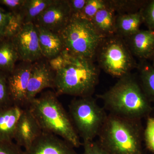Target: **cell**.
I'll return each instance as SVG.
<instances>
[{
    "mask_svg": "<svg viewBox=\"0 0 154 154\" xmlns=\"http://www.w3.org/2000/svg\"><path fill=\"white\" fill-rule=\"evenodd\" d=\"M97 97L110 113L122 117L141 120L150 116L153 110L140 84L130 74L119 79L108 91Z\"/></svg>",
    "mask_w": 154,
    "mask_h": 154,
    "instance_id": "1",
    "label": "cell"
},
{
    "mask_svg": "<svg viewBox=\"0 0 154 154\" xmlns=\"http://www.w3.org/2000/svg\"><path fill=\"white\" fill-rule=\"evenodd\" d=\"M143 130L140 119L110 113L97 141L108 154H143Z\"/></svg>",
    "mask_w": 154,
    "mask_h": 154,
    "instance_id": "2",
    "label": "cell"
},
{
    "mask_svg": "<svg viewBox=\"0 0 154 154\" xmlns=\"http://www.w3.org/2000/svg\"><path fill=\"white\" fill-rule=\"evenodd\" d=\"M63 66L55 72V94L77 97L92 96L99 82V71L93 60L62 51Z\"/></svg>",
    "mask_w": 154,
    "mask_h": 154,
    "instance_id": "3",
    "label": "cell"
},
{
    "mask_svg": "<svg viewBox=\"0 0 154 154\" xmlns=\"http://www.w3.org/2000/svg\"><path fill=\"white\" fill-rule=\"evenodd\" d=\"M27 107L36 119L42 132L59 137L75 148L83 145L69 115L55 93L45 92L33 99Z\"/></svg>",
    "mask_w": 154,
    "mask_h": 154,
    "instance_id": "4",
    "label": "cell"
},
{
    "mask_svg": "<svg viewBox=\"0 0 154 154\" xmlns=\"http://www.w3.org/2000/svg\"><path fill=\"white\" fill-rule=\"evenodd\" d=\"M58 34L69 53L92 60L106 37L95 28L91 20L80 16H72Z\"/></svg>",
    "mask_w": 154,
    "mask_h": 154,
    "instance_id": "5",
    "label": "cell"
},
{
    "mask_svg": "<svg viewBox=\"0 0 154 154\" xmlns=\"http://www.w3.org/2000/svg\"><path fill=\"white\" fill-rule=\"evenodd\" d=\"M69 107L72 122L83 142L94 140L107 118L105 108L100 107L92 96L73 99Z\"/></svg>",
    "mask_w": 154,
    "mask_h": 154,
    "instance_id": "6",
    "label": "cell"
},
{
    "mask_svg": "<svg viewBox=\"0 0 154 154\" xmlns=\"http://www.w3.org/2000/svg\"><path fill=\"white\" fill-rule=\"evenodd\" d=\"M133 55L125 40L116 34L105 37L96 54L101 68L119 79L129 74L133 69L137 67Z\"/></svg>",
    "mask_w": 154,
    "mask_h": 154,
    "instance_id": "7",
    "label": "cell"
},
{
    "mask_svg": "<svg viewBox=\"0 0 154 154\" xmlns=\"http://www.w3.org/2000/svg\"><path fill=\"white\" fill-rule=\"evenodd\" d=\"M11 39L19 54V60L33 63L43 57L36 25L33 23L24 24Z\"/></svg>",
    "mask_w": 154,
    "mask_h": 154,
    "instance_id": "8",
    "label": "cell"
},
{
    "mask_svg": "<svg viewBox=\"0 0 154 154\" xmlns=\"http://www.w3.org/2000/svg\"><path fill=\"white\" fill-rule=\"evenodd\" d=\"M72 16L67 0H54L33 24L58 33L68 23Z\"/></svg>",
    "mask_w": 154,
    "mask_h": 154,
    "instance_id": "9",
    "label": "cell"
},
{
    "mask_svg": "<svg viewBox=\"0 0 154 154\" xmlns=\"http://www.w3.org/2000/svg\"><path fill=\"white\" fill-rule=\"evenodd\" d=\"M41 60L32 63L26 96L27 106L42 90L54 88L55 72L48 62Z\"/></svg>",
    "mask_w": 154,
    "mask_h": 154,
    "instance_id": "10",
    "label": "cell"
},
{
    "mask_svg": "<svg viewBox=\"0 0 154 154\" xmlns=\"http://www.w3.org/2000/svg\"><path fill=\"white\" fill-rule=\"evenodd\" d=\"M32 63L22 62L8 75L9 93L13 105H26V96ZM27 106V105H26Z\"/></svg>",
    "mask_w": 154,
    "mask_h": 154,
    "instance_id": "11",
    "label": "cell"
},
{
    "mask_svg": "<svg viewBox=\"0 0 154 154\" xmlns=\"http://www.w3.org/2000/svg\"><path fill=\"white\" fill-rule=\"evenodd\" d=\"M42 131L30 110L23 109L17 123L14 142L24 150L28 149Z\"/></svg>",
    "mask_w": 154,
    "mask_h": 154,
    "instance_id": "12",
    "label": "cell"
},
{
    "mask_svg": "<svg viewBox=\"0 0 154 154\" xmlns=\"http://www.w3.org/2000/svg\"><path fill=\"white\" fill-rule=\"evenodd\" d=\"M25 154H79L63 139L51 134L42 132Z\"/></svg>",
    "mask_w": 154,
    "mask_h": 154,
    "instance_id": "13",
    "label": "cell"
},
{
    "mask_svg": "<svg viewBox=\"0 0 154 154\" xmlns=\"http://www.w3.org/2000/svg\"><path fill=\"white\" fill-rule=\"evenodd\" d=\"M133 55L142 60H149L154 50V31L140 30L125 38Z\"/></svg>",
    "mask_w": 154,
    "mask_h": 154,
    "instance_id": "14",
    "label": "cell"
},
{
    "mask_svg": "<svg viewBox=\"0 0 154 154\" xmlns=\"http://www.w3.org/2000/svg\"><path fill=\"white\" fill-rule=\"evenodd\" d=\"M23 109L13 105L0 110V142L14 140L17 123Z\"/></svg>",
    "mask_w": 154,
    "mask_h": 154,
    "instance_id": "15",
    "label": "cell"
},
{
    "mask_svg": "<svg viewBox=\"0 0 154 154\" xmlns=\"http://www.w3.org/2000/svg\"><path fill=\"white\" fill-rule=\"evenodd\" d=\"M36 26L43 57L49 60L59 55L64 50L59 35L41 26Z\"/></svg>",
    "mask_w": 154,
    "mask_h": 154,
    "instance_id": "16",
    "label": "cell"
},
{
    "mask_svg": "<svg viewBox=\"0 0 154 154\" xmlns=\"http://www.w3.org/2000/svg\"><path fill=\"white\" fill-rule=\"evenodd\" d=\"M143 23L141 10L133 14L116 16V34L122 38H128L137 32Z\"/></svg>",
    "mask_w": 154,
    "mask_h": 154,
    "instance_id": "17",
    "label": "cell"
},
{
    "mask_svg": "<svg viewBox=\"0 0 154 154\" xmlns=\"http://www.w3.org/2000/svg\"><path fill=\"white\" fill-rule=\"evenodd\" d=\"M115 13L108 6L98 11L91 20L95 28L106 37L116 34Z\"/></svg>",
    "mask_w": 154,
    "mask_h": 154,
    "instance_id": "18",
    "label": "cell"
},
{
    "mask_svg": "<svg viewBox=\"0 0 154 154\" xmlns=\"http://www.w3.org/2000/svg\"><path fill=\"white\" fill-rule=\"evenodd\" d=\"M19 60V54L10 38L0 39V71L9 74Z\"/></svg>",
    "mask_w": 154,
    "mask_h": 154,
    "instance_id": "19",
    "label": "cell"
},
{
    "mask_svg": "<svg viewBox=\"0 0 154 154\" xmlns=\"http://www.w3.org/2000/svg\"><path fill=\"white\" fill-rule=\"evenodd\" d=\"M140 85L151 103L154 104V68L147 60H142L137 64Z\"/></svg>",
    "mask_w": 154,
    "mask_h": 154,
    "instance_id": "20",
    "label": "cell"
},
{
    "mask_svg": "<svg viewBox=\"0 0 154 154\" xmlns=\"http://www.w3.org/2000/svg\"><path fill=\"white\" fill-rule=\"evenodd\" d=\"M54 0H26L21 11L25 24L33 23Z\"/></svg>",
    "mask_w": 154,
    "mask_h": 154,
    "instance_id": "21",
    "label": "cell"
},
{
    "mask_svg": "<svg viewBox=\"0 0 154 154\" xmlns=\"http://www.w3.org/2000/svg\"><path fill=\"white\" fill-rule=\"evenodd\" d=\"M148 0H110L109 7L118 15L133 14L140 11Z\"/></svg>",
    "mask_w": 154,
    "mask_h": 154,
    "instance_id": "22",
    "label": "cell"
},
{
    "mask_svg": "<svg viewBox=\"0 0 154 154\" xmlns=\"http://www.w3.org/2000/svg\"><path fill=\"white\" fill-rule=\"evenodd\" d=\"M108 6V1L106 0H87L82 12L78 16L91 21L98 11Z\"/></svg>",
    "mask_w": 154,
    "mask_h": 154,
    "instance_id": "23",
    "label": "cell"
},
{
    "mask_svg": "<svg viewBox=\"0 0 154 154\" xmlns=\"http://www.w3.org/2000/svg\"><path fill=\"white\" fill-rule=\"evenodd\" d=\"M8 75L0 71V110L14 105L9 93Z\"/></svg>",
    "mask_w": 154,
    "mask_h": 154,
    "instance_id": "24",
    "label": "cell"
},
{
    "mask_svg": "<svg viewBox=\"0 0 154 154\" xmlns=\"http://www.w3.org/2000/svg\"><path fill=\"white\" fill-rule=\"evenodd\" d=\"M146 118L143 140L148 150L154 154V117L149 116Z\"/></svg>",
    "mask_w": 154,
    "mask_h": 154,
    "instance_id": "25",
    "label": "cell"
},
{
    "mask_svg": "<svg viewBox=\"0 0 154 154\" xmlns=\"http://www.w3.org/2000/svg\"><path fill=\"white\" fill-rule=\"evenodd\" d=\"M143 23L148 29L154 31V0H148L141 10Z\"/></svg>",
    "mask_w": 154,
    "mask_h": 154,
    "instance_id": "26",
    "label": "cell"
},
{
    "mask_svg": "<svg viewBox=\"0 0 154 154\" xmlns=\"http://www.w3.org/2000/svg\"><path fill=\"white\" fill-rule=\"evenodd\" d=\"M13 13L4 10L0 5V39L5 38Z\"/></svg>",
    "mask_w": 154,
    "mask_h": 154,
    "instance_id": "27",
    "label": "cell"
},
{
    "mask_svg": "<svg viewBox=\"0 0 154 154\" xmlns=\"http://www.w3.org/2000/svg\"><path fill=\"white\" fill-rule=\"evenodd\" d=\"M0 154H25L22 148L13 141L0 142Z\"/></svg>",
    "mask_w": 154,
    "mask_h": 154,
    "instance_id": "28",
    "label": "cell"
},
{
    "mask_svg": "<svg viewBox=\"0 0 154 154\" xmlns=\"http://www.w3.org/2000/svg\"><path fill=\"white\" fill-rule=\"evenodd\" d=\"M82 154H108L98 142L93 140L83 142Z\"/></svg>",
    "mask_w": 154,
    "mask_h": 154,
    "instance_id": "29",
    "label": "cell"
},
{
    "mask_svg": "<svg viewBox=\"0 0 154 154\" xmlns=\"http://www.w3.org/2000/svg\"><path fill=\"white\" fill-rule=\"evenodd\" d=\"M26 0H0V5L7 7L11 12L16 13L21 12Z\"/></svg>",
    "mask_w": 154,
    "mask_h": 154,
    "instance_id": "30",
    "label": "cell"
},
{
    "mask_svg": "<svg viewBox=\"0 0 154 154\" xmlns=\"http://www.w3.org/2000/svg\"><path fill=\"white\" fill-rule=\"evenodd\" d=\"M72 16L81 14L87 3V0H67Z\"/></svg>",
    "mask_w": 154,
    "mask_h": 154,
    "instance_id": "31",
    "label": "cell"
},
{
    "mask_svg": "<svg viewBox=\"0 0 154 154\" xmlns=\"http://www.w3.org/2000/svg\"><path fill=\"white\" fill-rule=\"evenodd\" d=\"M48 64L54 72H56L63 66L65 60L62 52L59 55L48 61Z\"/></svg>",
    "mask_w": 154,
    "mask_h": 154,
    "instance_id": "32",
    "label": "cell"
},
{
    "mask_svg": "<svg viewBox=\"0 0 154 154\" xmlns=\"http://www.w3.org/2000/svg\"><path fill=\"white\" fill-rule=\"evenodd\" d=\"M154 59V50L153 51V52L152 54L151 57L150 58L149 60H153Z\"/></svg>",
    "mask_w": 154,
    "mask_h": 154,
    "instance_id": "33",
    "label": "cell"
},
{
    "mask_svg": "<svg viewBox=\"0 0 154 154\" xmlns=\"http://www.w3.org/2000/svg\"><path fill=\"white\" fill-rule=\"evenodd\" d=\"M152 63H151V64H152V66L154 68V59L153 60H152Z\"/></svg>",
    "mask_w": 154,
    "mask_h": 154,
    "instance_id": "34",
    "label": "cell"
}]
</instances>
